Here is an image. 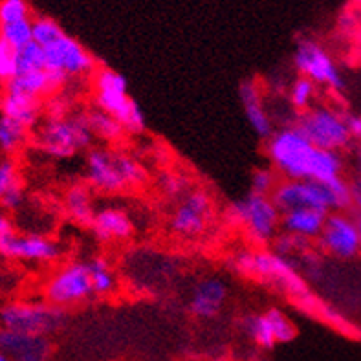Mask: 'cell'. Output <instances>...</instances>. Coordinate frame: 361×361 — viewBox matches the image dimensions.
Masks as SVG:
<instances>
[{
	"label": "cell",
	"mask_w": 361,
	"mask_h": 361,
	"mask_svg": "<svg viewBox=\"0 0 361 361\" xmlns=\"http://www.w3.org/2000/svg\"><path fill=\"white\" fill-rule=\"evenodd\" d=\"M233 270L240 275L259 279L290 298L308 301L310 292L292 259L274 250H244L231 259Z\"/></svg>",
	"instance_id": "1"
},
{
	"label": "cell",
	"mask_w": 361,
	"mask_h": 361,
	"mask_svg": "<svg viewBox=\"0 0 361 361\" xmlns=\"http://www.w3.org/2000/svg\"><path fill=\"white\" fill-rule=\"evenodd\" d=\"M316 151L295 123L274 130L266 145L271 167L286 180H310Z\"/></svg>",
	"instance_id": "2"
},
{
	"label": "cell",
	"mask_w": 361,
	"mask_h": 361,
	"mask_svg": "<svg viewBox=\"0 0 361 361\" xmlns=\"http://www.w3.org/2000/svg\"><path fill=\"white\" fill-rule=\"evenodd\" d=\"M94 101H96V109L118 119L125 133L142 134L145 130V114L136 101L128 96L127 79L116 70H96L94 73Z\"/></svg>",
	"instance_id": "3"
},
{
	"label": "cell",
	"mask_w": 361,
	"mask_h": 361,
	"mask_svg": "<svg viewBox=\"0 0 361 361\" xmlns=\"http://www.w3.org/2000/svg\"><path fill=\"white\" fill-rule=\"evenodd\" d=\"M94 142V134L88 125L87 114L46 118L39 127L35 143L39 151L54 160H66L85 151Z\"/></svg>",
	"instance_id": "4"
},
{
	"label": "cell",
	"mask_w": 361,
	"mask_h": 361,
	"mask_svg": "<svg viewBox=\"0 0 361 361\" xmlns=\"http://www.w3.org/2000/svg\"><path fill=\"white\" fill-rule=\"evenodd\" d=\"M66 308L44 301H9L0 307V329L51 338L66 326Z\"/></svg>",
	"instance_id": "5"
},
{
	"label": "cell",
	"mask_w": 361,
	"mask_h": 361,
	"mask_svg": "<svg viewBox=\"0 0 361 361\" xmlns=\"http://www.w3.org/2000/svg\"><path fill=\"white\" fill-rule=\"evenodd\" d=\"M228 219L240 226L250 240L255 244H270L281 228V211L271 197L247 192L246 197L233 202L228 209Z\"/></svg>",
	"instance_id": "6"
},
{
	"label": "cell",
	"mask_w": 361,
	"mask_h": 361,
	"mask_svg": "<svg viewBox=\"0 0 361 361\" xmlns=\"http://www.w3.org/2000/svg\"><path fill=\"white\" fill-rule=\"evenodd\" d=\"M295 125L310 140L312 145L326 151H343L353 142L345 123V114L332 106H310L305 112H299Z\"/></svg>",
	"instance_id": "7"
},
{
	"label": "cell",
	"mask_w": 361,
	"mask_h": 361,
	"mask_svg": "<svg viewBox=\"0 0 361 361\" xmlns=\"http://www.w3.org/2000/svg\"><path fill=\"white\" fill-rule=\"evenodd\" d=\"M44 299L55 307L68 308L88 301L94 295L88 262L70 261L61 264L42 286Z\"/></svg>",
	"instance_id": "8"
},
{
	"label": "cell",
	"mask_w": 361,
	"mask_h": 361,
	"mask_svg": "<svg viewBox=\"0 0 361 361\" xmlns=\"http://www.w3.org/2000/svg\"><path fill=\"white\" fill-rule=\"evenodd\" d=\"M274 204L281 213L298 207H310V209L334 213L338 211L334 191L330 183L314 182V180H279L277 188L270 195Z\"/></svg>",
	"instance_id": "9"
},
{
	"label": "cell",
	"mask_w": 361,
	"mask_h": 361,
	"mask_svg": "<svg viewBox=\"0 0 361 361\" xmlns=\"http://www.w3.org/2000/svg\"><path fill=\"white\" fill-rule=\"evenodd\" d=\"M293 66L299 75L332 90H343L345 81L332 55L312 39H301L293 51Z\"/></svg>",
	"instance_id": "10"
},
{
	"label": "cell",
	"mask_w": 361,
	"mask_h": 361,
	"mask_svg": "<svg viewBox=\"0 0 361 361\" xmlns=\"http://www.w3.org/2000/svg\"><path fill=\"white\" fill-rule=\"evenodd\" d=\"M0 255L9 261L50 264L61 257V246L42 233H17L11 229L0 237Z\"/></svg>",
	"instance_id": "11"
},
{
	"label": "cell",
	"mask_w": 361,
	"mask_h": 361,
	"mask_svg": "<svg viewBox=\"0 0 361 361\" xmlns=\"http://www.w3.org/2000/svg\"><path fill=\"white\" fill-rule=\"evenodd\" d=\"M317 243L323 252L336 259H343V261L354 259L357 253H361L360 235L354 216L348 215L347 211L329 213Z\"/></svg>",
	"instance_id": "12"
},
{
	"label": "cell",
	"mask_w": 361,
	"mask_h": 361,
	"mask_svg": "<svg viewBox=\"0 0 361 361\" xmlns=\"http://www.w3.org/2000/svg\"><path fill=\"white\" fill-rule=\"evenodd\" d=\"M46 66L54 72H59L68 79L82 78L96 70L94 55L73 37L63 35L51 44L44 46Z\"/></svg>",
	"instance_id": "13"
},
{
	"label": "cell",
	"mask_w": 361,
	"mask_h": 361,
	"mask_svg": "<svg viewBox=\"0 0 361 361\" xmlns=\"http://www.w3.org/2000/svg\"><path fill=\"white\" fill-rule=\"evenodd\" d=\"M213 216V200L206 191H191L178 202L169 228L182 238H195L207 229Z\"/></svg>",
	"instance_id": "14"
},
{
	"label": "cell",
	"mask_w": 361,
	"mask_h": 361,
	"mask_svg": "<svg viewBox=\"0 0 361 361\" xmlns=\"http://www.w3.org/2000/svg\"><path fill=\"white\" fill-rule=\"evenodd\" d=\"M0 353L9 361H50L54 345L44 336L0 329Z\"/></svg>",
	"instance_id": "15"
},
{
	"label": "cell",
	"mask_w": 361,
	"mask_h": 361,
	"mask_svg": "<svg viewBox=\"0 0 361 361\" xmlns=\"http://www.w3.org/2000/svg\"><path fill=\"white\" fill-rule=\"evenodd\" d=\"M85 174L90 188L106 195L125 191V183L119 176L118 165H116L114 151L109 149H90L85 161Z\"/></svg>",
	"instance_id": "16"
},
{
	"label": "cell",
	"mask_w": 361,
	"mask_h": 361,
	"mask_svg": "<svg viewBox=\"0 0 361 361\" xmlns=\"http://www.w3.org/2000/svg\"><path fill=\"white\" fill-rule=\"evenodd\" d=\"M228 286L216 275H207L195 283L189 295V312L198 319H213L228 301Z\"/></svg>",
	"instance_id": "17"
},
{
	"label": "cell",
	"mask_w": 361,
	"mask_h": 361,
	"mask_svg": "<svg viewBox=\"0 0 361 361\" xmlns=\"http://www.w3.org/2000/svg\"><path fill=\"white\" fill-rule=\"evenodd\" d=\"M68 82V78L50 68L33 70V72H18L9 85L4 88L20 92L26 96L37 97V99H48V97L59 94Z\"/></svg>",
	"instance_id": "18"
},
{
	"label": "cell",
	"mask_w": 361,
	"mask_h": 361,
	"mask_svg": "<svg viewBox=\"0 0 361 361\" xmlns=\"http://www.w3.org/2000/svg\"><path fill=\"white\" fill-rule=\"evenodd\" d=\"M92 233L99 243H123L134 233V222L127 211L116 206L101 207L92 219Z\"/></svg>",
	"instance_id": "19"
},
{
	"label": "cell",
	"mask_w": 361,
	"mask_h": 361,
	"mask_svg": "<svg viewBox=\"0 0 361 361\" xmlns=\"http://www.w3.org/2000/svg\"><path fill=\"white\" fill-rule=\"evenodd\" d=\"M42 112H44V101L42 99L9 90V88H2L0 92V116L13 119L30 130L39 125Z\"/></svg>",
	"instance_id": "20"
},
{
	"label": "cell",
	"mask_w": 361,
	"mask_h": 361,
	"mask_svg": "<svg viewBox=\"0 0 361 361\" xmlns=\"http://www.w3.org/2000/svg\"><path fill=\"white\" fill-rule=\"evenodd\" d=\"M238 97L243 103L244 116L247 123L253 128V133L259 134L261 137H270L274 133V123L266 110L264 99H262V90L259 82L253 79H246L238 87Z\"/></svg>",
	"instance_id": "21"
},
{
	"label": "cell",
	"mask_w": 361,
	"mask_h": 361,
	"mask_svg": "<svg viewBox=\"0 0 361 361\" xmlns=\"http://www.w3.org/2000/svg\"><path fill=\"white\" fill-rule=\"evenodd\" d=\"M329 213L310 209V207H298L286 213H281V229L284 233L295 235L305 240H314L319 237L321 229L325 226Z\"/></svg>",
	"instance_id": "22"
},
{
	"label": "cell",
	"mask_w": 361,
	"mask_h": 361,
	"mask_svg": "<svg viewBox=\"0 0 361 361\" xmlns=\"http://www.w3.org/2000/svg\"><path fill=\"white\" fill-rule=\"evenodd\" d=\"M24 185L13 156H0V207L15 211L23 206Z\"/></svg>",
	"instance_id": "23"
},
{
	"label": "cell",
	"mask_w": 361,
	"mask_h": 361,
	"mask_svg": "<svg viewBox=\"0 0 361 361\" xmlns=\"http://www.w3.org/2000/svg\"><path fill=\"white\" fill-rule=\"evenodd\" d=\"M64 211L79 226H90L96 215V207L92 200V192L87 185L75 183L64 195Z\"/></svg>",
	"instance_id": "24"
},
{
	"label": "cell",
	"mask_w": 361,
	"mask_h": 361,
	"mask_svg": "<svg viewBox=\"0 0 361 361\" xmlns=\"http://www.w3.org/2000/svg\"><path fill=\"white\" fill-rule=\"evenodd\" d=\"M240 329H243V334L261 350H271V348L279 345L277 336L274 332V326H271L270 319L266 316V312H262V314H250V316L243 317Z\"/></svg>",
	"instance_id": "25"
},
{
	"label": "cell",
	"mask_w": 361,
	"mask_h": 361,
	"mask_svg": "<svg viewBox=\"0 0 361 361\" xmlns=\"http://www.w3.org/2000/svg\"><path fill=\"white\" fill-rule=\"evenodd\" d=\"M30 137V128L0 116V156H15Z\"/></svg>",
	"instance_id": "26"
},
{
	"label": "cell",
	"mask_w": 361,
	"mask_h": 361,
	"mask_svg": "<svg viewBox=\"0 0 361 361\" xmlns=\"http://www.w3.org/2000/svg\"><path fill=\"white\" fill-rule=\"evenodd\" d=\"M88 270H90V281L94 295H110L118 286V277L106 259L103 257H94L88 261Z\"/></svg>",
	"instance_id": "27"
},
{
	"label": "cell",
	"mask_w": 361,
	"mask_h": 361,
	"mask_svg": "<svg viewBox=\"0 0 361 361\" xmlns=\"http://www.w3.org/2000/svg\"><path fill=\"white\" fill-rule=\"evenodd\" d=\"M87 119L94 137H99V140L109 143L118 142V140L123 137V127H121V123H119L114 116L106 114V112H103L99 109H94L90 112H87Z\"/></svg>",
	"instance_id": "28"
},
{
	"label": "cell",
	"mask_w": 361,
	"mask_h": 361,
	"mask_svg": "<svg viewBox=\"0 0 361 361\" xmlns=\"http://www.w3.org/2000/svg\"><path fill=\"white\" fill-rule=\"evenodd\" d=\"M116 165H118L119 176L123 180L125 188L127 189H136L147 182V171L134 156L127 154L123 151L114 152Z\"/></svg>",
	"instance_id": "29"
},
{
	"label": "cell",
	"mask_w": 361,
	"mask_h": 361,
	"mask_svg": "<svg viewBox=\"0 0 361 361\" xmlns=\"http://www.w3.org/2000/svg\"><path fill=\"white\" fill-rule=\"evenodd\" d=\"M316 82H312L310 79L302 78V75L293 79L288 88L290 105L298 112H305L307 109H310L312 103H314V97H316Z\"/></svg>",
	"instance_id": "30"
},
{
	"label": "cell",
	"mask_w": 361,
	"mask_h": 361,
	"mask_svg": "<svg viewBox=\"0 0 361 361\" xmlns=\"http://www.w3.org/2000/svg\"><path fill=\"white\" fill-rule=\"evenodd\" d=\"M33 18H26V20H18V23L4 24L0 26V39H4L6 42L20 50L30 42H33Z\"/></svg>",
	"instance_id": "31"
},
{
	"label": "cell",
	"mask_w": 361,
	"mask_h": 361,
	"mask_svg": "<svg viewBox=\"0 0 361 361\" xmlns=\"http://www.w3.org/2000/svg\"><path fill=\"white\" fill-rule=\"evenodd\" d=\"M33 42H37L39 46H48L54 41H57L61 35L64 33L63 27L59 26V23H55L54 18L50 17H35L33 18Z\"/></svg>",
	"instance_id": "32"
},
{
	"label": "cell",
	"mask_w": 361,
	"mask_h": 361,
	"mask_svg": "<svg viewBox=\"0 0 361 361\" xmlns=\"http://www.w3.org/2000/svg\"><path fill=\"white\" fill-rule=\"evenodd\" d=\"M18 73V50L0 39V87H6Z\"/></svg>",
	"instance_id": "33"
},
{
	"label": "cell",
	"mask_w": 361,
	"mask_h": 361,
	"mask_svg": "<svg viewBox=\"0 0 361 361\" xmlns=\"http://www.w3.org/2000/svg\"><path fill=\"white\" fill-rule=\"evenodd\" d=\"M46 55L44 48L37 42H30L27 46L18 50V72H33V70H44Z\"/></svg>",
	"instance_id": "34"
},
{
	"label": "cell",
	"mask_w": 361,
	"mask_h": 361,
	"mask_svg": "<svg viewBox=\"0 0 361 361\" xmlns=\"http://www.w3.org/2000/svg\"><path fill=\"white\" fill-rule=\"evenodd\" d=\"M266 316H268L271 326H274V332L275 336H277L279 345L290 343V341L295 338V334H298L295 325H293L292 319H290L281 308H268V310H266Z\"/></svg>",
	"instance_id": "35"
},
{
	"label": "cell",
	"mask_w": 361,
	"mask_h": 361,
	"mask_svg": "<svg viewBox=\"0 0 361 361\" xmlns=\"http://www.w3.org/2000/svg\"><path fill=\"white\" fill-rule=\"evenodd\" d=\"M26 18H33L27 0H0V26Z\"/></svg>",
	"instance_id": "36"
},
{
	"label": "cell",
	"mask_w": 361,
	"mask_h": 361,
	"mask_svg": "<svg viewBox=\"0 0 361 361\" xmlns=\"http://www.w3.org/2000/svg\"><path fill=\"white\" fill-rule=\"evenodd\" d=\"M308 243L310 240H305V238L283 231V235H277L274 238V252L283 257H288V259L292 255H305V252L308 250Z\"/></svg>",
	"instance_id": "37"
},
{
	"label": "cell",
	"mask_w": 361,
	"mask_h": 361,
	"mask_svg": "<svg viewBox=\"0 0 361 361\" xmlns=\"http://www.w3.org/2000/svg\"><path fill=\"white\" fill-rule=\"evenodd\" d=\"M160 189L164 191L165 197L169 198H183L189 192V182L188 176H183L180 173H165L160 176V182H158Z\"/></svg>",
	"instance_id": "38"
},
{
	"label": "cell",
	"mask_w": 361,
	"mask_h": 361,
	"mask_svg": "<svg viewBox=\"0 0 361 361\" xmlns=\"http://www.w3.org/2000/svg\"><path fill=\"white\" fill-rule=\"evenodd\" d=\"M279 183V174L274 167H259L252 174V192L270 197Z\"/></svg>",
	"instance_id": "39"
},
{
	"label": "cell",
	"mask_w": 361,
	"mask_h": 361,
	"mask_svg": "<svg viewBox=\"0 0 361 361\" xmlns=\"http://www.w3.org/2000/svg\"><path fill=\"white\" fill-rule=\"evenodd\" d=\"M44 110L48 118H64V116H70V99L59 92V94L48 97V103H46Z\"/></svg>",
	"instance_id": "40"
},
{
	"label": "cell",
	"mask_w": 361,
	"mask_h": 361,
	"mask_svg": "<svg viewBox=\"0 0 361 361\" xmlns=\"http://www.w3.org/2000/svg\"><path fill=\"white\" fill-rule=\"evenodd\" d=\"M345 123H347L348 134L353 140L361 142V116L360 114H345Z\"/></svg>",
	"instance_id": "41"
},
{
	"label": "cell",
	"mask_w": 361,
	"mask_h": 361,
	"mask_svg": "<svg viewBox=\"0 0 361 361\" xmlns=\"http://www.w3.org/2000/svg\"><path fill=\"white\" fill-rule=\"evenodd\" d=\"M350 191H353V207L356 209V213H361V178L360 176L350 183Z\"/></svg>",
	"instance_id": "42"
},
{
	"label": "cell",
	"mask_w": 361,
	"mask_h": 361,
	"mask_svg": "<svg viewBox=\"0 0 361 361\" xmlns=\"http://www.w3.org/2000/svg\"><path fill=\"white\" fill-rule=\"evenodd\" d=\"M13 229V224H11V220H9V216L6 215L4 209L0 207V237H4L6 233H9Z\"/></svg>",
	"instance_id": "43"
},
{
	"label": "cell",
	"mask_w": 361,
	"mask_h": 361,
	"mask_svg": "<svg viewBox=\"0 0 361 361\" xmlns=\"http://www.w3.org/2000/svg\"><path fill=\"white\" fill-rule=\"evenodd\" d=\"M354 169H356L357 176L361 178V147H357L356 152H354Z\"/></svg>",
	"instance_id": "44"
},
{
	"label": "cell",
	"mask_w": 361,
	"mask_h": 361,
	"mask_svg": "<svg viewBox=\"0 0 361 361\" xmlns=\"http://www.w3.org/2000/svg\"><path fill=\"white\" fill-rule=\"evenodd\" d=\"M354 220H356L357 235H360V247H361V213H356V216H354Z\"/></svg>",
	"instance_id": "45"
},
{
	"label": "cell",
	"mask_w": 361,
	"mask_h": 361,
	"mask_svg": "<svg viewBox=\"0 0 361 361\" xmlns=\"http://www.w3.org/2000/svg\"><path fill=\"white\" fill-rule=\"evenodd\" d=\"M0 361H9V360H8V357H6V356H4V354L0 353Z\"/></svg>",
	"instance_id": "46"
},
{
	"label": "cell",
	"mask_w": 361,
	"mask_h": 361,
	"mask_svg": "<svg viewBox=\"0 0 361 361\" xmlns=\"http://www.w3.org/2000/svg\"><path fill=\"white\" fill-rule=\"evenodd\" d=\"M356 2H360V4H361V0H356Z\"/></svg>",
	"instance_id": "47"
}]
</instances>
